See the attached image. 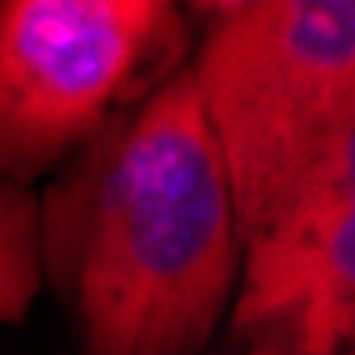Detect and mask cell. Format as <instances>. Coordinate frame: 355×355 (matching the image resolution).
<instances>
[{
    "label": "cell",
    "mask_w": 355,
    "mask_h": 355,
    "mask_svg": "<svg viewBox=\"0 0 355 355\" xmlns=\"http://www.w3.org/2000/svg\"><path fill=\"white\" fill-rule=\"evenodd\" d=\"M195 98L241 245L338 173H355V5H203Z\"/></svg>",
    "instance_id": "2"
},
{
    "label": "cell",
    "mask_w": 355,
    "mask_h": 355,
    "mask_svg": "<svg viewBox=\"0 0 355 355\" xmlns=\"http://www.w3.org/2000/svg\"><path fill=\"white\" fill-rule=\"evenodd\" d=\"M42 284L38 207L26 187L0 178V322H17Z\"/></svg>",
    "instance_id": "5"
},
{
    "label": "cell",
    "mask_w": 355,
    "mask_h": 355,
    "mask_svg": "<svg viewBox=\"0 0 355 355\" xmlns=\"http://www.w3.org/2000/svg\"><path fill=\"white\" fill-rule=\"evenodd\" d=\"M182 38L161 0H0V178L21 187L89 144Z\"/></svg>",
    "instance_id": "3"
},
{
    "label": "cell",
    "mask_w": 355,
    "mask_h": 355,
    "mask_svg": "<svg viewBox=\"0 0 355 355\" xmlns=\"http://www.w3.org/2000/svg\"><path fill=\"white\" fill-rule=\"evenodd\" d=\"M233 338L245 355H355V173L241 245Z\"/></svg>",
    "instance_id": "4"
},
{
    "label": "cell",
    "mask_w": 355,
    "mask_h": 355,
    "mask_svg": "<svg viewBox=\"0 0 355 355\" xmlns=\"http://www.w3.org/2000/svg\"><path fill=\"white\" fill-rule=\"evenodd\" d=\"M38 258L85 355H195L225 318L241 237L191 72L110 119L38 216Z\"/></svg>",
    "instance_id": "1"
}]
</instances>
